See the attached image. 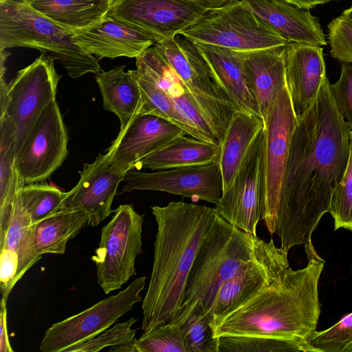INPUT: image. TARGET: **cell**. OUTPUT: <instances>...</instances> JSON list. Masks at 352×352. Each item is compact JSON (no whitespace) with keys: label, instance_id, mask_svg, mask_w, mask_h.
<instances>
[{"label":"cell","instance_id":"obj_31","mask_svg":"<svg viewBox=\"0 0 352 352\" xmlns=\"http://www.w3.org/2000/svg\"><path fill=\"white\" fill-rule=\"evenodd\" d=\"M15 129L6 116H0V240L8 228L16 193L25 184L16 166Z\"/></svg>","mask_w":352,"mask_h":352},{"label":"cell","instance_id":"obj_6","mask_svg":"<svg viewBox=\"0 0 352 352\" xmlns=\"http://www.w3.org/2000/svg\"><path fill=\"white\" fill-rule=\"evenodd\" d=\"M154 46L190 92L221 144L236 111L214 82L195 42L177 34L155 43Z\"/></svg>","mask_w":352,"mask_h":352},{"label":"cell","instance_id":"obj_29","mask_svg":"<svg viewBox=\"0 0 352 352\" xmlns=\"http://www.w3.org/2000/svg\"><path fill=\"white\" fill-rule=\"evenodd\" d=\"M89 223V216L78 208L63 206L34 223L33 236L40 255L63 254L67 242Z\"/></svg>","mask_w":352,"mask_h":352},{"label":"cell","instance_id":"obj_40","mask_svg":"<svg viewBox=\"0 0 352 352\" xmlns=\"http://www.w3.org/2000/svg\"><path fill=\"white\" fill-rule=\"evenodd\" d=\"M327 28L331 56L340 62L352 63V21L341 14Z\"/></svg>","mask_w":352,"mask_h":352},{"label":"cell","instance_id":"obj_43","mask_svg":"<svg viewBox=\"0 0 352 352\" xmlns=\"http://www.w3.org/2000/svg\"><path fill=\"white\" fill-rule=\"evenodd\" d=\"M199 6L210 11L223 7L227 4L239 0H192Z\"/></svg>","mask_w":352,"mask_h":352},{"label":"cell","instance_id":"obj_39","mask_svg":"<svg viewBox=\"0 0 352 352\" xmlns=\"http://www.w3.org/2000/svg\"><path fill=\"white\" fill-rule=\"evenodd\" d=\"M136 322L137 319L131 318L125 322L115 323L97 336L73 345L65 352H96L107 346L131 342L135 339L136 329H132V326Z\"/></svg>","mask_w":352,"mask_h":352},{"label":"cell","instance_id":"obj_44","mask_svg":"<svg viewBox=\"0 0 352 352\" xmlns=\"http://www.w3.org/2000/svg\"><path fill=\"white\" fill-rule=\"evenodd\" d=\"M299 8L309 10L318 5L326 3L333 0H285Z\"/></svg>","mask_w":352,"mask_h":352},{"label":"cell","instance_id":"obj_42","mask_svg":"<svg viewBox=\"0 0 352 352\" xmlns=\"http://www.w3.org/2000/svg\"><path fill=\"white\" fill-rule=\"evenodd\" d=\"M7 301L1 299L0 302V351L13 352L8 333Z\"/></svg>","mask_w":352,"mask_h":352},{"label":"cell","instance_id":"obj_30","mask_svg":"<svg viewBox=\"0 0 352 352\" xmlns=\"http://www.w3.org/2000/svg\"><path fill=\"white\" fill-rule=\"evenodd\" d=\"M264 127L262 118L248 113L234 112L221 143L219 162L223 190L232 181L250 144Z\"/></svg>","mask_w":352,"mask_h":352},{"label":"cell","instance_id":"obj_18","mask_svg":"<svg viewBox=\"0 0 352 352\" xmlns=\"http://www.w3.org/2000/svg\"><path fill=\"white\" fill-rule=\"evenodd\" d=\"M22 188L16 193L8 230L0 240V291L6 301L16 283L42 256L34 245V223L21 202Z\"/></svg>","mask_w":352,"mask_h":352},{"label":"cell","instance_id":"obj_38","mask_svg":"<svg viewBox=\"0 0 352 352\" xmlns=\"http://www.w3.org/2000/svg\"><path fill=\"white\" fill-rule=\"evenodd\" d=\"M307 341L316 352H352V313L329 329L314 331Z\"/></svg>","mask_w":352,"mask_h":352},{"label":"cell","instance_id":"obj_9","mask_svg":"<svg viewBox=\"0 0 352 352\" xmlns=\"http://www.w3.org/2000/svg\"><path fill=\"white\" fill-rule=\"evenodd\" d=\"M144 215L131 204L120 205L101 229L98 248L91 260L97 282L105 294L120 289L136 274L135 262L142 252Z\"/></svg>","mask_w":352,"mask_h":352},{"label":"cell","instance_id":"obj_22","mask_svg":"<svg viewBox=\"0 0 352 352\" xmlns=\"http://www.w3.org/2000/svg\"><path fill=\"white\" fill-rule=\"evenodd\" d=\"M285 45L238 51L247 84L263 120L277 95L287 85Z\"/></svg>","mask_w":352,"mask_h":352},{"label":"cell","instance_id":"obj_8","mask_svg":"<svg viewBox=\"0 0 352 352\" xmlns=\"http://www.w3.org/2000/svg\"><path fill=\"white\" fill-rule=\"evenodd\" d=\"M54 60L44 54L6 83L0 77V116H6L15 129L16 153L43 111L54 100L61 76Z\"/></svg>","mask_w":352,"mask_h":352},{"label":"cell","instance_id":"obj_21","mask_svg":"<svg viewBox=\"0 0 352 352\" xmlns=\"http://www.w3.org/2000/svg\"><path fill=\"white\" fill-rule=\"evenodd\" d=\"M72 36L75 43L98 60L137 58L155 43L148 34L107 15L97 25Z\"/></svg>","mask_w":352,"mask_h":352},{"label":"cell","instance_id":"obj_27","mask_svg":"<svg viewBox=\"0 0 352 352\" xmlns=\"http://www.w3.org/2000/svg\"><path fill=\"white\" fill-rule=\"evenodd\" d=\"M221 144L182 135L140 160L137 169L151 170L210 164L219 161Z\"/></svg>","mask_w":352,"mask_h":352},{"label":"cell","instance_id":"obj_7","mask_svg":"<svg viewBox=\"0 0 352 352\" xmlns=\"http://www.w3.org/2000/svg\"><path fill=\"white\" fill-rule=\"evenodd\" d=\"M179 34L195 42L212 44L239 52L289 43L243 0L208 11Z\"/></svg>","mask_w":352,"mask_h":352},{"label":"cell","instance_id":"obj_13","mask_svg":"<svg viewBox=\"0 0 352 352\" xmlns=\"http://www.w3.org/2000/svg\"><path fill=\"white\" fill-rule=\"evenodd\" d=\"M68 135L56 100L40 114L16 157L25 184L42 182L65 160Z\"/></svg>","mask_w":352,"mask_h":352},{"label":"cell","instance_id":"obj_20","mask_svg":"<svg viewBox=\"0 0 352 352\" xmlns=\"http://www.w3.org/2000/svg\"><path fill=\"white\" fill-rule=\"evenodd\" d=\"M285 75L293 109L299 119L313 104L327 78L323 48L293 42L287 44Z\"/></svg>","mask_w":352,"mask_h":352},{"label":"cell","instance_id":"obj_35","mask_svg":"<svg viewBox=\"0 0 352 352\" xmlns=\"http://www.w3.org/2000/svg\"><path fill=\"white\" fill-rule=\"evenodd\" d=\"M67 192L47 184H25L21 190L23 206L34 223L65 206Z\"/></svg>","mask_w":352,"mask_h":352},{"label":"cell","instance_id":"obj_41","mask_svg":"<svg viewBox=\"0 0 352 352\" xmlns=\"http://www.w3.org/2000/svg\"><path fill=\"white\" fill-rule=\"evenodd\" d=\"M331 85L338 110L352 131V65L342 63L338 80Z\"/></svg>","mask_w":352,"mask_h":352},{"label":"cell","instance_id":"obj_10","mask_svg":"<svg viewBox=\"0 0 352 352\" xmlns=\"http://www.w3.org/2000/svg\"><path fill=\"white\" fill-rule=\"evenodd\" d=\"M146 276L135 279L126 288L85 310L52 324L40 343L41 352H65L69 347L102 333L133 305L142 300Z\"/></svg>","mask_w":352,"mask_h":352},{"label":"cell","instance_id":"obj_19","mask_svg":"<svg viewBox=\"0 0 352 352\" xmlns=\"http://www.w3.org/2000/svg\"><path fill=\"white\" fill-rule=\"evenodd\" d=\"M186 134L178 126L151 114H139L119 131L107 149L112 162L128 171L137 168L141 160Z\"/></svg>","mask_w":352,"mask_h":352},{"label":"cell","instance_id":"obj_25","mask_svg":"<svg viewBox=\"0 0 352 352\" xmlns=\"http://www.w3.org/2000/svg\"><path fill=\"white\" fill-rule=\"evenodd\" d=\"M137 71L160 87L210 142L219 144L194 98L154 45L135 58Z\"/></svg>","mask_w":352,"mask_h":352},{"label":"cell","instance_id":"obj_2","mask_svg":"<svg viewBox=\"0 0 352 352\" xmlns=\"http://www.w3.org/2000/svg\"><path fill=\"white\" fill-rule=\"evenodd\" d=\"M157 223L142 329L168 322L179 311L189 274L217 214L214 208L180 201L151 207Z\"/></svg>","mask_w":352,"mask_h":352},{"label":"cell","instance_id":"obj_14","mask_svg":"<svg viewBox=\"0 0 352 352\" xmlns=\"http://www.w3.org/2000/svg\"><path fill=\"white\" fill-rule=\"evenodd\" d=\"M207 12L192 0H114L107 16L157 43L179 34Z\"/></svg>","mask_w":352,"mask_h":352},{"label":"cell","instance_id":"obj_12","mask_svg":"<svg viewBox=\"0 0 352 352\" xmlns=\"http://www.w3.org/2000/svg\"><path fill=\"white\" fill-rule=\"evenodd\" d=\"M264 122V191L261 220L268 228L276 213L290 145L298 124L287 85L270 107Z\"/></svg>","mask_w":352,"mask_h":352},{"label":"cell","instance_id":"obj_4","mask_svg":"<svg viewBox=\"0 0 352 352\" xmlns=\"http://www.w3.org/2000/svg\"><path fill=\"white\" fill-rule=\"evenodd\" d=\"M19 47L37 50L58 61L72 78L101 71L98 60L63 27L25 0H0V50Z\"/></svg>","mask_w":352,"mask_h":352},{"label":"cell","instance_id":"obj_1","mask_svg":"<svg viewBox=\"0 0 352 352\" xmlns=\"http://www.w3.org/2000/svg\"><path fill=\"white\" fill-rule=\"evenodd\" d=\"M328 78L294 131L274 219L267 231L289 252L304 245L308 259L320 256L311 236L329 212L333 192L345 173L351 127L337 107Z\"/></svg>","mask_w":352,"mask_h":352},{"label":"cell","instance_id":"obj_33","mask_svg":"<svg viewBox=\"0 0 352 352\" xmlns=\"http://www.w3.org/2000/svg\"><path fill=\"white\" fill-rule=\"evenodd\" d=\"M170 321L180 327L186 352H218L211 316L199 300L180 310Z\"/></svg>","mask_w":352,"mask_h":352},{"label":"cell","instance_id":"obj_36","mask_svg":"<svg viewBox=\"0 0 352 352\" xmlns=\"http://www.w3.org/2000/svg\"><path fill=\"white\" fill-rule=\"evenodd\" d=\"M136 346L138 352H186L180 327L172 321L144 331Z\"/></svg>","mask_w":352,"mask_h":352},{"label":"cell","instance_id":"obj_34","mask_svg":"<svg viewBox=\"0 0 352 352\" xmlns=\"http://www.w3.org/2000/svg\"><path fill=\"white\" fill-rule=\"evenodd\" d=\"M316 352L307 342L250 336H228L218 338V352Z\"/></svg>","mask_w":352,"mask_h":352},{"label":"cell","instance_id":"obj_15","mask_svg":"<svg viewBox=\"0 0 352 352\" xmlns=\"http://www.w3.org/2000/svg\"><path fill=\"white\" fill-rule=\"evenodd\" d=\"M289 266L288 252L278 248L272 238L268 241L262 239L256 257L219 289L208 312L211 325L249 302Z\"/></svg>","mask_w":352,"mask_h":352},{"label":"cell","instance_id":"obj_37","mask_svg":"<svg viewBox=\"0 0 352 352\" xmlns=\"http://www.w3.org/2000/svg\"><path fill=\"white\" fill-rule=\"evenodd\" d=\"M329 212L334 221V230L352 231V131L350 132V153L344 176L331 198Z\"/></svg>","mask_w":352,"mask_h":352},{"label":"cell","instance_id":"obj_23","mask_svg":"<svg viewBox=\"0 0 352 352\" xmlns=\"http://www.w3.org/2000/svg\"><path fill=\"white\" fill-rule=\"evenodd\" d=\"M258 16L289 43L326 45L320 20L309 10L285 0H243Z\"/></svg>","mask_w":352,"mask_h":352},{"label":"cell","instance_id":"obj_28","mask_svg":"<svg viewBox=\"0 0 352 352\" xmlns=\"http://www.w3.org/2000/svg\"><path fill=\"white\" fill-rule=\"evenodd\" d=\"M71 34L85 32L99 24L111 3L104 0H25Z\"/></svg>","mask_w":352,"mask_h":352},{"label":"cell","instance_id":"obj_5","mask_svg":"<svg viewBox=\"0 0 352 352\" xmlns=\"http://www.w3.org/2000/svg\"><path fill=\"white\" fill-rule=\"evenodd\" d=\"M261 241L217 213L189 274L180 310L199 300L209 312L221 285L256 257Z\"/></svg>","mask_w":352,"mask_h":352},{"label":"cell","instance_id":"obj_32","mask_svg":"<svg viewBox=\"0 0 352 352\" xmlns=\"http://www.w3.org/2000/svg\"><path fill=\"white\" fill-rule=\"evenodd\" d=\"M130 71L141 93L142 107L139 114L157 116L178 126L191 137L210 142L160 87L137 69Z\"/></svg>","mask_w":352,"mask_h":352},{"label":"cell","instance_id":"obj_47","mask_svg":"<svg viewBox=\"0 0 352 352\" xmlns=\"http://www.w3.org/2000/svg\"><path fill=\"white\" fill-rule=\"evenodd\" d=\"M104 1H108L109 3H110L111 4V3L114 1V0H104Z\"/></svg>","mask_w":352,"mask_h":352},{"label":"cell","instance_id":"obj_45","mask_svg":"<svg viewBox=\"0 0 352 352\" xmlns=\"http://www.w3.org/2000/svg\"><path fill=\"white\" fill-rule=\"evenodd\" d=\"M110 352H138L136 339L131 342L124 343L117 346H111Z\"/></svg>","mask_w":352,"mask_h":352},{"label":"cell","instance_id":"obj_26","mask_svg":"<svg viewBox=\"0 0 352 352\" xmlns=\"http://www.w3.org/2000/svg\"><path fill=\"white\" fill-rule=\"evenodd\" d=\"M125 65L96 74L95 79L100 91L103 107L115 113L123 131L140 113L142 98L140 87L130 70Z\"/></svg>","mask_w":352,"mask_h":352},{"label":"cell","instance_id":"obj_17","mask_svg":"<svg viewBox=\"0 0 352 352\" xmlns=\"http://www.w3.org/2000/svg\"><path fill=\"white\" fill-rule=\"evenodd\" d=\"M126 170L116 166L108 153L98 154L95 161L85 163L80 179L65 199V206L78 208L89 216V226H98L114 210L111 205Z\"/></svg>","mask_w":352,"mask_h":352},{"label":"cell","instance_id":"obj_3","mask_svg":"<svg viewBox=\"0 0 352 352\" xmlns=\"http://www.w3.org/2000/svg\"><path fill=\"white\" fill-rule=\"evenodd\" d=\"M324 266L320 257L308 259L302 269L289 265L249 302L212 324L214 338L250 336L307 342L320 315L318 283Z\"/></svg>","mask_w":352,"mask_h":352},{"label":"cell","instance_id":"obj_24","mask_svg":"<svg viewBox=\"0 0 352 352\" xmlns=\"http://www.w3.org/2000/svg\"><path fill=\"white\" fill-rule=\"evenodd\" d=\"M195 43L206 62L214 82L228 97L235 111L263 118L247 84L238 51L212 44Z\"/></svg>","mask_w":352,"mask_h":352},{"label":"cell","instance_id":"obj_16","mask_svg":"<svg viewBox=\"0 0 352 352\" xmlns=\"http://www.w3.org/2000/svg\"><path fill=\"white\" fill-rule=\"evenodd\" d=\"M120 193L138 190L166 192L193 201L216 205L221 195L223 179L219 162L162 170L153 173L131 168L124 175Z\"/></svg>","mask_w":352,"mask_h":352},{"label":"cell","instance_id":"obj_11","mask_svg":"<svg viewBox=\"0 0 352 352\" xmlns=\"http://www.w3.org/2000/svg\"><path fill=\"white\" fill-rule=\"evenodd\" d=\"M264 151L263 129L250 144L214 207L217 213L229 223L254 236H257V225L262 214Z\"/></svg>","mask_w":352,"mask_h":352},{"label":"cell","instance_id":"obj_46","mask_svg":"<svg viewBox=\"0 0 352 352\" xmlns=\"http://www.w3.org/2000/svg\"><path fill=\"white\" fill-rule=\"evenodd\" d=\"M352 21V6L343 11L342 14Z\"/></svg>","mask_w":352,"mask_h":352}]
</instances>
